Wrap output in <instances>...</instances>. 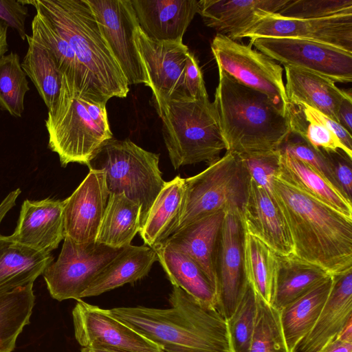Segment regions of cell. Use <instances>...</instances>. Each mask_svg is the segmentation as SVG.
<instances>
[{
    "label": "cell",
    "mask_w": 352,
    "mask_h": 352,
    "mask_svg": "<svg viewBox=\"0 0 352 352\" xmlns=\"http://www.w3.org/2000/svg\"><path fill=\"white\" fill-rule=\"evenodd\" d=\"M168 302V309L122 307L107 312L162 352H232L227 321L216 308L175 286Z\"/></svg>",
    "instance_id": "cell-1"
},
{
    "label": "cell",
    "mask_w": 352,
    "mask_h": 352,
    "mask_svg": "<svg viewBox=\"0 0 352 352\" xmlns=\"http://www.w3.org/2000/svg\"><path fill=\"white\" fill-rule=\"evenodd\" d=\"M274 197L294 244V255L331 275L352 269V218L276 177Z\"/></svg>",
    "instance_id": "cell-2"
},
{
    "label": "cell",
    "mask_w": 352,
    "mask_h": 352,
    "mask_svg": "<svg viewBox=\"0 0 352 352\" xmlns=\"http://www.w3.org/2000/svg\"><path fill=\"white\" fill-rule=\"evenodd\" d=\"M21 1V0H20ZM34 6L73 50L80 69L81 95L96 102L126 98L129 85L85 0L21 1Z\"/></svg>",
    "instance_id": "cell-3"
},
{
    "label": "cell",
    "mask_w": 352,
    "mask_h": 352,
    "mask_svg": "<svg viewBox=\"0 0 352 352\" xmlns=\"http://www.w3.org/2000/svg\"><path fill=\"white\" fill-rule=\"evenodd\" d=\"M218 70L213 103L226 152L246 155L279 151L292 133L290 113H285L263 93Z\"/></svg>",
    "instance_id": "cell-4"
},
{
    "label": "cell",
    "mask_w": 352,
    "mask_h": 352,
    "mask_svg": "<svg viewBox=\"0 0 352 352\" xmlns=\"http://www.w3.org/2000/svg\"><path fill=\"white\" fill-rule=\"evenodd\" d=\"M107 103L82 96L62 75L58 97L45 120L48 147L58 154L62 166H87L103 144L113 138Z\"/></svg>",
    "instance_id": "cell-5"
},
{
    "label": "cell",
    "mask_w": 352,
    "mask_h": 352,
    "mask_svg": "<svg viewBox=\"0 0 352 352\" xmlns=\"http://www.w3.org/2000/svg\"><path fill=\"white\" fill-rule=\"evenodd\" d=\"M173 168L219 158L226 148L219 116L208 97L153 100Z\"/></svg>",
    "instance_id": "cell-6"
},
{
    "label": "cell",
    "mask_w": 352,
    "mask_h": 352,
    "mask_svg": "<svg viewBox=\"0 0 352 352\" xmlns=\"http://www.w3.org/2000/svg\"><path fill=\"white\" fill-rule=\"evenodd\" d=\"M159 160V154L141 148L129 139L113 138L103 144L87 166L104 173L109 195L124 193L140 205L142 229L166 182Z\"/></svg>",
    "instance_id": "cell-7"
},
{
    "label": "cell",
    "mask_w": 352,
    "mask_h": 352,
    "mask_svg": "<svg viewBox=\"0 0 352 352\" xmlns=\"http://www.w3.org/2000/svg\"><path fill=\"white\" fill-rule=\"evenodd\" d=\"M250 176L240 157L226 152L201 173L185 179V201L177 230L212 214L241 211Z\"/></svg>",
    "instance_id": "cell-8"
},
{
    "label": "cell",
    "mask_w": 352,
    "mask_h": 352,
    "mask_svg": "<svg viewBox=\"0 0 352 352\" xmlns=\"http://www.w3.org/2000/svg\"><path fill=\"white\" fill-rule=\"evenodd\" d=\"M217 67L239 83L268 96L285 113L289 104L283 79V67L266 54L220 34L211 43Z\"/></svg>",
    "instance_id": "cell-9"
},
{
    "label": "cell",
    "mask_w": 352,
    "mask_h": 352,
    "mask_svg": "<svg viewBox=\"0 0 352 352\" xmlns=\"http://www.w3.org/2000/svg\"><path fill=\"white\" fill-rule=\"evenodd\" d=\"M63 240L58 259L51 263L42 274L54 299L78 300L123 248L98 242L78 244L68 237Z\"/></svg>",
    "instance_id": "cell-10"
},
{
    "label": "cell",
    "mask_w": 352,
    "mask_h": 352,
    "mask_svg": "<svg viewBox=\"0 0 352 352\" xmlns=\"http://www.w3.org/2000/svg\"><path fill=\"white\" fill-rule=\"evenodd\" d=\"M250 43L284 67L303 69L334 82L352 81V52L309 40L256 38Z\"/></svg>",
    "instance_id": "cell-11"
},
{
    "label": "cell",
    "mask_w": 352,
    "mask_h": 352,
    "mask_svg": "<svg viewBox=\"0 0 352 352\" xmlns=\"http://www.w3.org/2000/svg\"><path fill=\"white\" fill-rule=\"evenodd\" d=\"M242 217L241 211L225 212L216 243V308L226 320L234 313L248 284Z\"/></svg>",
    "instance_id": "cell-12"
},
{
    "label": "cell",
    "mask_w": 352,
    "mask_h": 352,
    "mask_svg": "<svg viewBox=\"0 0 352 352\" xmlns=\"http://www.w3.org/2000/svg\"><path fill=\"white\" fill-rule=\"evenodd\" d=\"M129 85H148L135 44L138 25L131 0H85Z\"/></svg>",
    "instance_id": "cell-13"
},
{
    "label": "cell",
    "mask_w": 352,
    "mask_h": 352,
    "mask_svg": "<svg viewBox=\"0 0 352 352\" xmlns=\"http://www.w3.org/2000/svg\"><path fill=\"white\" fill-rule=\"evenodd\" d=\"M293 38L327 44L352 52V15L324 19H292L277 13L265 14L234 37Z\"/></svg>",
    "instance_id": "cell-14"
},
{
    "label": "cell",
    "mask_w": 352,
    "mask_h": 352,
    "mask_svg": "<svg viewBox=\"0 0 352 352\" xmlns=\"http://www.w3.org/2000/svg\"><path fill=\"white\" fill-rule=\"evenodd\" d=\"M134 40L153 100L188 98L184 88L188 47L183 43L153 41L138 25Z\"/></svg>",
    "instance_id": "cell-15"
},
{
    "label": "cell",
    "mask_w": 352,
    "mask_h": 352,
    "mask_svg": "<svg viewBox=\"0 0 352 352\" xmlns=\"http://www.w3.org/2000/svg\"><path fill=\"white\" fill-rule=\"evenodd\" d=\"M74 336L82 347L101 345L126 352H162L154 342L113 318L107 309L78 300L72 310Z\"/></svg>",
    "instance_id": "cell-16"
},
{
    "label": "cell",
    "mask_w": 352,
    "mask_h": 352,
    "mask_svg": "<svg viewBox=\"0 0 352 352\" xmlns=\"http://www.w3.org/2000/svg\"><path fill=\"white\" fill-rule=\"evenodd\" d=\"M109 197L104 173L89 169L78 188L64 200L65 237L78 244L96 242Z\"/></svg>",
    "instance_id": "cell-17"
},
{
    "label": "cell",
    "mask_w": 352,
    "mask_h": 352,
    "mask_svg": "<svg viewBox=\"0 0 352 352\" xmlns=\"http://www.w3.org/2000/svg\"><path fill=\"white\" fill-rule=\"evenodd\" d=\"M64 204V200L50 198L25 200L14 232L10 236L2 235L3 238L38 252L51 253L65 239Z\"/></svg>",
    "instance_id": "cell-18"
},
{
    "label": "cell",
    "mask_w": 352,
    "mask_h": 352,
    "mask_svg": "<svg viewBox=\"0 0 352 352\" xmlns=\"http://www.w3.org/2000/svg\"><path fill=\"white\" fill-rule=\"evenodd\" d=\"M242 218L245 230L278 256L294 255V244L281 209L274 197L251 178Z\"/></svg>",
    "instance_id": "cell-19"
},
{
    "label": "cell",
    "mask_w": 352,
    "mask_h": 352,
    "mask_svg": "<svg viewBox=\"0 0 352 352\" xmlns=\"http://www.w3.org/2000/svg\"><path fill=\"white\" fill-rule=\"evenodd\" d=\"M138 25L148 38L183 43V36L199 11L197 0H131Z\"/></svg>",
    "instance_id": "cell-20"
},
{
    "label": "cell",
    "mask_w": 352,
    "mask_h": 352,
    "mask_svg": "<svg viewBox=\"0 0 352 352\" xmlns=\"http://www.w3.org/2000/svg\"><path fill=\"white\" fill-rule=\"evenodd\" d=\"M332 276L329 295L314 327L300 343V352L319 351L352 317V269Z\"/></svg>",
    "instance_id": "cell-21"
},
{
    "label": "cell",
    "mask_w": 352,
    "mask_h": 352,
    "mask_svg": "<svg viewBox=\"0 0 352 352\" xmlns=\"http://www.w3.org/2000/svg\"><path fill=\"white\" fill-rule=\"evenodd\" d=\"M288 0H201L198 14L204 23L231 39L258 17L277 13Z\"/></svg>",
    "instance_id": "cell-22"
},
{
    "label": "cell",
    "mask_w": 352,
    "mask_h": 352,
    "mask_svg": "<svg viewBox=\"0 0 352 352\" xmlns=\"http://www.w3.org/2000/svg\"><path fill=\"white\" fill-rule=\"evenodd\" d=\"M224 214V211H220L200 219L177 230L164 243L186 254L200 267L215 295L214 254Z\"/></svg>",
    "instance_id": "cell-23"
},
{
    "label": "cell",
    "mask_w": 352,
    "mask_h": 352,
    "mask_svg": "<svg viewBox=\"0 0 352 352\" xmlns=\"http://www.w3.org/2000/svg\"><path fill=\"white\" fill-rule=\"evenodd\" d=\"M285 92L291 105L306 104L338 122L339 105L351 93L339 89L324 76L285 66Z\"/></svg>",
    "instance_id": "cell-24"
},
{
    "label": "cell",
    "mask_w": 352,
    "mask_h": 352,
    "mask_svg": "<svg viewBox=\"0 0 352 352\" xmlns=\"http://www.w3.org/2000/svg\"><path fill=\"white\" fill-rule=\"evenodd\" d=\"M185 191V179L179 175L165 182L139 232L146 245L155 249L175 232L184 209Z\"/></svg>",
    "instance_id": "cell-25"
},
{
    "label": "cell",
    "mask_w": 352,
    "mask_h": 352,
    "mask_svg": "<svg viewBox=\"0 0 352 352\" xmlns=\"http://www.w3.org/2000/svg\"><path fill=\"white\" fill-rule=\"evenodd\" d=\"M157 261L155 251L143 245H129L99 274L82 298L96 296L146 276Z\"/></svg>",
    "instance_id": "cell-26"
},
{
    "label": "cell",
    "mask_w": 352,
    "mask_h": 352,
    "mask_svg": "<svg viewBox=\"0 0 352 352\" xmlns=\"http://www.w3.org/2000/svg\"><path fill=\"white\" fill-rule=\"evenodd\" d=\"M333 285V276L280 311L283 331L289 352H296L303 338L316 324Z\"/></svg>",
    "instance_id": "cell-27"
},
{
    "label": "cell",
    "mask_w": 352,
    "mask_h": 352,
    "mask_svg": "<svg viewBox=\"0 0 352 352\" xmlns=\"http://www.w3.org/2000/svg\"><path fill=\"white\" fill-rule=\"evenodd\" d=\"M53 260L51 253L6 241L0 234V292L34 283Z\"/></svg>",
    "instance_id": "cell-28"
},
{
    "label": "cell",
    "mask_w": 352,
    "mask_h": 352,
    "mask_svg": "<svg viewBox=\"0 0 352 352\" xmlns=\"http://www.w3.org/2000/svg\"><path fill=\"white\" fill-rule=\"evenodd\" d=\"M153 250L173 286L181 288L200 302L216 308L214 291L202 270L190 256L166 243Z\"/></svg>",
    "instance_id": "cell-29"
},
{
    "label": "cell",
    "mask_w": 352,
    "mask_h": 352,
    "mask_svg": "<svg viewBox=\"0 0 352 352\" xmlns=\"http://www.w3.org/2000/svg\"><path fill=\"white\" fill-rule=\"evenodd\" d=\"M277 177L352 218V203L305 162L280 152Z\"/></svg>",
    "instance_id": "cell-30"
},
{
    "label": "cell",
    "mask_w": 352,
    "mask_h": 352,
    "mask_svg": "<svg viewBox=\"0 0 352 352\" xmlns=\"http://www.w3.org/2000/svg\"><path fill=\"white\" fill-rule=\"evenodd\" d=\"M140 215V205L124 193L109 195L96 242L114 248L131 245L141 229Z\"/></svg>",
    "instance_id": "cell-31"
},
{
    "label": "cell",
    "mask_w": 352,
    "mask_h": 352,
    "mask_svg": "<svg viewBox=\"0 0 352 352\" xmlns=\"http://www.w3.org/2000/svg\"><path fill=\"white\" fill-rule=\"evenodd\" d=\"M329 276L321 267L295 255L278 256L276 291L272 305L280 311Z\"/></svg>",
    "instance_id": "cell-32"
},
{
    "label": "cell",
    "mask_w": 352,
    "mask_h": 352,
    "mask_svg": "<svg viewBox=\"0 0 352 352\" xmlns=\"http://www.w3.org/2000/svg\"><path fill=\"white\" fill-rule=\"evenodd\" d=\"M244 266L247 281L255 294L272 305L276 291L278 256L245 230Z\"/></svg>",
    "instance_id": "cell-33"
},
{
    "label": "cell",
    "mask_w": 352,
    "mask_h": 352,
    "mask_svg": "<svg viewBox=\"0 0 352 352\" xmlns=\"http://www.w3.org/2000/svg\"><path fill=\"white\" fill-rule=\"evenodd\" d=\"M35 303L33 283L0 292V352H12L30 322Z\"/></svg>",
    "instance_id": "cell-34"
},
{
    "label": "cell",
    "mask_w": 352,
    "mask_h": 352,
    "mask_svg": "<svg viewBox=\"0 0 352 352\" xmlns=\"http://www.w3.org/2000/svg\"><path fill=\"white\" fill-rule=\"evenodd\" d=\"M28 51L21 63V67L34 83L48 109L56 103L59 95L62 74L50 52L26 36Z\"/></svg>",
    "instance_id": "cell-35"
},
{
    "label": "cell",
    "mask_w": 352,
    "mask_h": 352,
    "mask_svg": "<svg viewBox=\"0 0 352 352\" xmlns=\"http://www.w3.org/2000/svg\"><path fill=\"white\" fill-rule=\"evenodd\" d=\"M31 28L32 39L50 52L62 75H65L67 80L75 85L81 94L80 66L67 41L48 19L37 11L32 19Z\"/></svg>",
    "instance_id": "cell-36"
},
{
    "label": "cell",
    "mask_w": 352,
    "mask_h": 352,
    "mask_svg": "<svg viewBox=\"0 0 352 352\" xmlns=\"http://www.w3.org/2000/svg\"><path fill=\"white\" fill-rule=\"evenodd\" d=\"M30 90L27 75L18 54L10 52L0 58V110L21 118L24 98Z\"/></svg>",
    "instance_id": "cell-37"
},
{
    "label": "cell",
    "mask_w": 352,
    "mask_h": 352,
    "mask_svg": "<svg viewBox=\"0 0 352 352\" xmlns=\"http://www.w3.org/2000/svg\"><path fill=\"white\" fill-rule=\"evenodd\" d=\"M256 296V316L248 352H289L280 311Z\"/></svg>",
    "instance_id": "cell-38"
},
{
    "label": "cell",
    "mask_w": 352,
    "mask_h": 352,
    "mask_svg": "<svg viewBox=\"0 0 352 352\" xmlns=\"http://www.w3.org/2000/svg\"><path fill=\"white\" fill-rule=\"evenodd\" d=\"M256 310V296L248 283L234 313L226 320L232 352H248Z\"/></svg>",
    "instance_id": "cell-39"
},
{
    "label": "cell",
    "mask_w": 352,
    "mask_h": 352,
    "mask_svg": "<svg viewBox=\"0 0 352 352\" xmlns=\"http://www.w3.org/2000/svg\"><path fill=\"white\" fill-rule=\"evenodd\" d=\"M277 14L292 19L352 15V0H288Z\"/></svg>",
    "instance_id": "cell-40"
},
{
    "label": "cell",
    "mask_w": 352,
    "mask_h": 352,
    "mask_svg": "<svg viewBox=\"0 0 352 352\" xmlns=\"http://www.w3.org/2000/svg\"><path fill=\"white\" fill-rule=\"evenodd\" d=\"M279 151L311 166L340 191L321 149L315 148L301 136L292 132Z\"/></svg>",
    "instance_id": "cell-41"
},
{
    "label": "cell",
    "mask_w": 352,
    "mask_h": 352,
    "mask_svg": "<svg viewBox=\"0 0 352 352\" xmlns=\"http://www.w3.org/2000/svg\"><path fill=\"white\" fill-rule=\"evenodd\" d=\"M280 151L239 155L255 183L274 196V181L279 170Z\"/></svg>",
    "instance_id": "cell-42"
},
{
    "label": "cell",
    "mask_w": 352,
    "mask_h": 352,
    "mask_svg": "<svg viewBox=\"0 0 352 352\" xmlns=\"http://www.w3.org/2000/svg\"><path fill=\"white\" fill-rule=\"evenodd\" d=\"M327 159L336 183L342 194L352 201V158L340 149H321Z\"/></svg>",
    "instance_id": "cell-43"
},
{
    "label": "cell",
    "mask_w": 352,
    "mask_h": 352,
    "mask_svg": "<svg viewBox=\"0 0 352 352\" xmlns=\"http://www.w3.org/2000/svg\"><path fill=\"white\" fill-rule=\"evenodd\" d=\"M15 0H0V20L16 30L21 38H26L25 22L28 16V9Z\"/></svg>",
    "instance_id": "cell-44"
},
{
    "label": "cell",
    "mask_w": 352,
    "mask_h": 352,
    "mask_svg": "<svg viewBox=\"0 0 352 352\" xmlns=\"http://www.w3.org/2000/svg\"><path fill=\"white\" fill-rule=\"evenodd\" d=\"M184 88L188 98L197 99L208 97L199 62L192 52L189 53L186 61Z\"/></svg>",
    "instance_id": "cell-45"
},
{
    "label": "cell",
    "mask_w": 352,
    "mask_h": 352,
    "mask_svg": "<svg viewBox=\"0 0 352 352\" xmlns=\"http://www.w3.org/2000/svg\"><path fill=\"white\" fill-rule=\"evenodd\" d=\"M296 106L305 116L321 122L331 131L340 140V141L349 150L352 151V135L338 122L333 120L318 111L304 104Z\"/></svg>",
    "instance_id": "cell-46"
},
{
    "label": "cell",
    "mask_w": 352,
    "mask_h": 352,
    "mask_svg": "<svg viewBox=\"0 0 352 352\" xmlns=\"http://www.w3.org/2000/svg\"><path fill=\"white\" fill-rule=\"evenodd\" d=\"M338 122L350 133L352 131V98L348 95L341 101L338 113Z\"/></svg>",
    "instance_id": "cell-47"
},
{
    "label": "cell",
    "mask_w": 352,
    "mask_h": 352,
    "mask_svg": "<svg viewBox=\"0 0 352 352\" xmlns=\"http://www.w3.org/2000/svg\"><path fill=\"white\" fill-rule=\"evenodd\" d=\"M317 352H352V342L342 341L335 338Z\"/></svg>",
    "instance_id": "cell-48"
},
{
    "label": "cell",
    "mask_w": 352,
    "mask_h": 352,
    "mask_svg": "<svg viewBox=\"0 0 352 352\" xmlns=\"http://www.w3.org/2000/svg\"><path fill=\"white\" fill-rule=\"evenodd\" d=\"M21 192L20 188L10 192L0 203V224L8 212L15 206L16 199Z\"/></svg>",
    "instance_id": "cell-49"
},
{
    "label": "cell",
    "mask_w": 352,
    "mask_h": 352,
    "mask_svg": "<svg viewBox=\"0 0 352 352\" xmlns=\"http://www.w3.org/2000/svg\"><path fill=\"white\" fill-rule=\"evenodd\" d=\"M8 25L0 20V58L5 55L8 50Z\"/></svg>",
    "instance_id": "cell-50"
},
{
    "label": "cell",
    "mask_w": 352,
    "mask_h": 352,
    "mask_svg": "<svg viewBox=\"0 0 352 352\" xmlns=\"http://www.w3.org/2000/svg\"><path fill=\"white\" fill-rule=\"evenodd\" d=\"M336 338L342 341L352 342V317L348 320L338 332Z\"/></svg>",
    "instance_id": "cell-51"
},
{
    "label": "cell",
    "mask_w": 352,
    "mask_h": 352,
    "mask_svg": "<svg viewBox=\"0 0 352 352\" xmlns=\"http://www.w3.org/2000/svg\"><path fill=\"white\" fill-rule=\"evenodd\" d=\"M81 352H126L122 350L110 348L101 345H94L88 347H82Z\"/></svg>",
    "instance_id": "cell-52"
}]
</instances>
